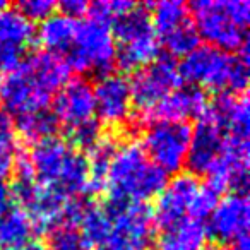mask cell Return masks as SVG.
I'll use <instances>...</instances> for the list:
<instances>
[{"label":"cell","instance_id":"cell-1","mask_svg":"<svg viewBox=\"0 0 250 250\" xmlns=\"http://www.w3.org/2000/svg\"><path fill=\"white\" fill-rule=\"evenodd\" d=\"M168 180V175L147 160L141 144L127 141L118 144L110 163L104 192L110 201L146 204L163 192Z\"/></svg>","mask_w":250,"mask_h":250},{"label":"cell","instance_id":"cell-2","mask_svg":"<svg viewBox=\"0 0 250 250\" xmlns=\"http://www.w3.org/2000/svg\"><path fill=\"white\" fill-rule=\"evenodd\" d=\"M117 45L111 36V29L104 22L79 21L76 40L63 60L72 72L93 74L98 79L113 74Z\"/></svg>","mask_w":250,"mask_h":250},{"label":"cell","instance_id":"cell-3","mask_svg":"<svg viewBox=\"0 0 250 250\" xmlns=\"http://www.w3.org/2000/svg\"><path fill=\"white\" fill-rule=\"evenodd\" d=\"M192 137L188 122H156L146 127L143 136V151L147 160L170 173H180L185 167Z\"/></svg>","mask_w":250,"mask_h":250},{"label":"cell","instance_id":"cell-4","mask_svg":"<svg viewBox=\"0 0 250 250\" xmlns=\"http://www.w3.org/2000/svg\"><path fill=\"white\" fill-rule=\"evenodd\" d=\"M53 94L35 72L28 57L14 70L0 76V110L12 118L48 108Z\"/></svg>","mask_w":250,"mask_h":250},{"label":"cell","instance_id":"cell-5","mask_svg":"<svg viewBox=\"0 0 250 250\" xmlns=\"http://www.w3.org/2000/svg\"><path fill=\"white\" fill-rule=\"evenodd\" d=\"M188 12L194 16V26L201 40H206L209 46L225 53H240L249 50V35L233 22L225 9V2L214 0H197L187 4Z\"/></svg>","mask_w":250,"mask_h":250},{"label":"cell","instance_id":"cell-6","mask_svg":"<svg viewBox=\"0 0 250 250\" xmlns=\"http://www.w3.org/2000/svg\"><path fill=\"white\" fill-rule=\"evenodd\" d=\"M130 83L132 106L137 113L153 108L165 96L180 87L182 79L178 76V63L170 55H158L153 62L136 70Z\"/></svg>","mask_w":250,"mask_h":250},{"label":"cell","instance_id":"cell-7","mask_svg":"<svg viewBox=\"0 0 250 250\" xmlns=\"http://www.w3.org/2000/svg\"><path fill=\"white\" fill-rule=\"evenodd\" d=\"M233 55L214 46H199L178 63V76L188 86L211 89L216 93H228L231 76Z\"/></svg>","mask_w":250,"mask_h":250},{"label":"cell","instance_id":"cell-8","mask_svg":"<svg viewBox=\"0 0 250 250\" xmlns=\"http://www.w3.org/2000/svg\"><path fill=\"white\" fill-rule=\"evenodd\" d=\"M209 104L208 91L197 86L182 84L168 96H165L160 103L146 111L130 117L125 127H147L156 122H188L194 118H201Z\"/></svg>","mask_w":250,"mask_h":250},{"label":"cell","instance_id":"cell-9","mask_svg":"<svg viewBox=\"0 0 250 250\" xmlns=\"http://www.w3.org/2000/svg\"><path fill=\"white\" fill-rule=\"evenodd\" d=\"M154 240L153 208L144 202L130 204L111 221L106 250H149Z\"/></svg>","mask_w":250,"mask_h":250},{"label":"cell","instance_id":"cell-10","mask_svg":"<svg viewBox=\"0 0 250 250\" xmlns=\"http://www.w3.org/2000/svg\"><path fill=\"white\" fill-rule=\"evenodd\" d=\"M199 188V178L190 173H177V177L168 180L153 208L154 228L165 231L188 219V211Z\"/></svg>","mask_w":250,"mask_h":250},{"label":"cell","instance_id":"cell-11","mask_svg":"<svg viewBox=\"0 0 250 250\" xmlns=\"http://www.w3.org/2000/svg\"><path fill=\"white\" fill-rule=\"evenodd\" d=\"M94 91V111L98 120L110 127L127 125L132 111V96H130V83L122 74L98 79L93 86Z\"/></svg>","mask_w":250,"mask_h":250},{"label":"cell","instance_id":"cell-12","mask_svg":"<svg viewBox=\"0 0 250 250\" xmlns=\"http://www.w3.org/2000/svg\"><path fill=\"white\" fill-rule=\"evenodd\" d=\"M250 208L247 195L229 194L219 199L218 206L209 216V225L206 226L208 238L221 245H229L238 236L249 233Z\"/></svg>","mask_w":250,"mask_h":250},{"label":"cell","instance_id":"cell-13","mask_svg":"<svg viewBox=\"0 0 250 250\" xmlns=\"http://www.w3.org/2000/svg\"><path fill=\"white\" fill-rule=\"evenodd\" d=\"M225 139V132L211 118L202 115L192 129L190 146L185 160V167L188 168L187 173L194 177L208 175V171L214 167V163L223 154Z\"/></svg>","mask_w":250,"mask_h":250},{"label":"cell","instance_id":"cell-14","mask_svg":"<svg viewBox=\"0 0 250 250\" xmlns=\"http://www.w3.org/2000/svg\"><path fill=\"white\" fill-rule=\"evenodd\" d=\"M52 111L63 127H72L94 117L93 84L84 77H74L53 96Z\"/></svg>","mask_w":250,"mask_h":250},{"label":"cell","instance_id":"cell-15","mask_svg":"<svg viewBox=\"0 0 250 250\" xmlns=\"http://www.w3.org/2000/svg\"><path fill=\"white\" fill-rule=\"evenodd\" d=\"M28 153L33 165V171H35L36 184L40 187H55L60 173L72 153V147L67 146L63 139L52 137V139L33 144Z\"/></svg>","mask_w":250,"mask_h":250},{"label":"cell","instance_id":"cell-16","mask_svg":"<svg viewBox=\"0 0 250 250\" xmlns=\"http://www.w3.org/2000/svg\"><path fill=\"white\" fill-rule=\"evenodd\" d=\"M110 29L113 40L118 43L117 46L139 45L158 40L151 21V4H136L129 12L115 18Z\"/></svg>","mask_w":250,"mask_h":250},{"label":"cell","instance_id":"cell-17","mask_svg":"<svg viewBox=\"0 0 250 250\" xmlns=\"http://www.w3.org/2000/svg\"><path fill=\"white\" fill-rule=\"evenodd\" d=\"M120 141L113 134H103L100 141L87 151V167H89V182L86 194L98 195L104 192L110 163L113 160Z\"/></svg>","mask_w":250,"mask_h":250},{"label":"cell","instance_id":"cell-18","mask_svg":"<svg viewBox=\"0 0 250 250\" xmlns=\"http://www.w3.org/2000/svg\"><path fill=\"white\" fill-rule=\"evenodd\" d=\"M77 24L79 21H74L62 14H53L40 24L36 38L45 46L46 52L63 57L74 45Z\"/></svg>","mask_w":250,"mask_h":250},{"label":"cell","instance_id":"cell-19","mask_svg":"<svg viewBox=\"0 0 250 250\" xmlns=\"http://www.w3.org/2000/svg\"><path fill=\"white\" fill-rule=\"evenodd\" d=\"M208 233L204 223L184 219L173 228L161 231L158 238V250H206Z\"/></svg>","mask_w":250,"mask_h":250},{"label":"cell","instance_id":"cell-20","mask_svg":"<svg viewBox=\"0 0 250 250\" xmlns=\"http://www.w3.org/2000/svg\"><path fill=\"white\" fill-rule=\"evenodd\" d=\"M35 235V228L29 214L18 204L9 206L0 212V247L18 250Z\"/></svg>","mask_w":250,"mask_h":250},{"label":"cell","instance_id":"cell-21","mask_svg":"<svg viewBox=\"0 0 250 250\" xmlns=\"http://www.w3.org/2000/svg\"><path fill=\"white\" fill-rule=\"evenodd\" d=\"M14 127L18 137L28 144H38L42 141L57 137L60 129V122L52 111V108L26 113L14 118Z\"/></svg>","mask_w":250,"mask_h":250},{"label":"cell","instance_id":"cell-22","mask_svg":"<svg viewBox=\"0 0 250 250\" xmlns=\"http://www.w3.org/2000/svg\"><path fill=\"white\" fill-rule=\"evenodd\" d=\"M36 38L33 22L24 19L14 9L0 12V46H7L19 52H28Z\"/></svg>","mask_w":250,"mask_h":250},{"label":"cell","instance_id":"cell-23","mask_svg":"<svg viewBox=\"0 0 250 250\" xmlns=\"http://www.w3.org/2000/svg\"><path fill=\"white\" fill-rule=\"evenodd\" d=\"M79 231L86 238L89 245H96L98 249H103L106 245L111 233V219L101 208V204H94L89 201L83 218L79 221Z\"/></svg>","mask_w":250,"mask_h":250},{"label":"cell","instance_id":"cell-24","mask_svg":"<svg viewBox=\"0 0 250 250\" xmlns=\"http://www.w3.org/2000/svg\"><path fill=\"white\" fill-rule=\"evenodd\" d=\"M190 19L187 4L184 2H158L151 4V21L156 35L163 36L171 29L178 28L180 24Z\"/></svg>","mask_w":250,"mask_h":250},{"label":"cell","instance_id":"cell-25","mask_svg":"<svg viewBox=\"0 0 250 250\" xmlns=\"http://www.w3.org/2000/svg\"><path fill=\"white\" fill-rule=\"evenodd\" d=\"M161 45L167 50V55L173 57H187L188 53H192L195 48L201 46V36H199L197 29H195L194 22L188 19L187 22L180 24L178 28L171 29L170 33L160 36Z\"/></svg>","mask_w":250,"mask_h":250},{"label":"cell","instance_id":"cell-26","mask_svg":"<svg viewBox=\"0 0 250 250\" xmlns=\"http://www.w3.org/2000/svg\"><path fill=\"white\" fill-rule=\"evenodd\" d=\"M18 149L19 137L16 134L14 118L0 110V182L12 175V165Z\"/></svg>","mask_w":250,"mask_h":250},{"label":"cell","instance_id":"cell-27","mask_svg":"<svg viewBox=\"0 0 250 250\" xmlns=\"http://www.w3.org/2000/svg\"><path fill=\"white\" fill-rule=\"evenodd\" d=\"M65 144L79 153L86 154L98 141L103 137V124L98 118H89L81 124H76L72 127H65Z\"/></svg>","mask_w":250,"mask_h":250},{"label":"cell","instance_id":"cell-28","mask_svg":"<svg viewBox=\"0 0 250 250\" xmlns=\"http://www.w3.org/2000/svg\"><path fill=\"white\" fill-rule=\"evenodd\" d=\"M46 240L48 250H89V243L76 226H55L46 233Z\"/></svg>","mask_w":250,"mask_h":250},{"label":"cell","instance_id":"cell-29","mask_svg":"<svg viewBox=\"0 0 250 250\" xmlns=\"http://www.w3.org/2000/svg\"><path fill=\"white\" fill-rule=\"evenodd\" d=\"M14 11H18L29 22L42 24L43 21H46L55 14L57 2H52V0H22L14 5Z\"/></svg>","mask_w":250,"mask_h":250},{"label":"cell","instance_id":"cell-30","mask_svg":"<svg viewBox=\"0 0 250 250\" xmlns=\"http://www.w3.org/2000/svg\"><path fill=\"white\" fill-rule=\"evenodd\" d=\"M219 197H221V195H218L206 184L201 185V188H199L197 195H195L194 202H192V206H190V211H188V219L202 223L206 218L211 216L212 211H214V208L219 202Z\"/></svg>","mask_w":250,"mask_h":250},{"label":"cell","instance_id":"cell-31","mask_svg":"<svg viewBox=\"0 0 250 250\" xmlns=\"http://www.w3.org/2000/svg\"><path fill=\"white\" fill-rule=\"evenodd\" d=\"M225 9L236 26L247 29L250 24V4L247 0H225Z\"/></svg>","mask_w":250,"mask_h":250},{"label":"cell","instance_id":"cell-32","mask_svg":"<svg viewBox=\"0 0 250 250\" xmlns=\"http://www.w3.org/2000/svg\"><path fill=\"white\" fill-rule=\"evenodd\" d=\"M87 5L83 0H62L57 4V11H60V14L70 18L74 21H79V18H84L87 14Z\"/></svg>","mask_w":250,"mask_h":250},{"label":"cell","instance_id":"cell-33","mask_svg":"<svg viewBox=\"0 0 250 250\" xmlns=\"http://www.w3.org/2000/svg\"><path fill=\"white\" fill-rule=\"evenodd\" d=\"M12 204H14V201H12L11 187L5 182H0V212L5 211Z\"/></svg>","mask_w":250,"mask_h":250},{"label":"cell","instance_id":"cell-34","mask_svg":"<svg viewBox=\"0 0 250 250\" xmlns=\"http://www.w3.org/2000/svg\"><path fill=\"white\" fill-rule=\"evenodd\" d=\"M228 250H250V242H249V233L242 235L235 240L233 243H229Z\"/></svg>","mask_w":250,"mask_h":250},{"label":"cell","instance_id":"cell-35","mask_svg":"<svg viewBox=\"0 0 250 250\" xmlns=\"http://www.w3.org/2000/svg\"><path fill=\"white\" fill-rule=\"evenodd\" d=\"M18 250H48V247H46L45 242H40V240H29L28 243H24Z\"/></svg>","mask_w":250,"mask_h":250},{"label":"cell","instance_id":"cell-36","mask_svg":"<svg viewBox=\"0 0 250 250\" xmlns=\"http://www.w3.org/2000/svg\"><path fill=\"white\" fill-rule=\"evenodd\" d=\"M206 250H228V249H225V247H221V245H214V247H209V249H206Z\"/></svg>","mask_w":250,"mask_h":250},{"label":"cell","instance_id":"cell-37","mask_svg":"<svg viewBox=\"0 0 250 250\" xmlns=\"http://www.w3.org/2000/svg\"><path fill=\"white\" fill-rule=\"evenodd\" d=\"M5 7H7V4H5V2H2V0H0V12L5 11Z\"/></svg>","mask_w":250,"mask_h":250},{"label":"cell","instance_id":"cell-38","mask_svg":"<svg viewBox=\"0 0 250 250\" xmlns=\"http://www.w3.org/2000/svg\"><path fill=\"white\" fill-rule=\"evenodd\" d=\"M0 250H7V249H2V247H0Z\"/></svg>","mask_w":250,"mask_h":250}]
</instances>
